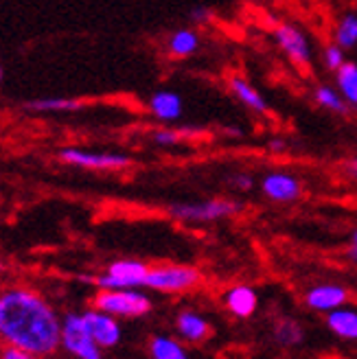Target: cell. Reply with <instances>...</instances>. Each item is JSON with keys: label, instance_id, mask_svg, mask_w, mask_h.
I'll use <instances>...</instances> for the list:
<instances>
[{"label": "cell", "instance_id": "1", "mask_svg": "<svg viewBox=\"0 0 357 359\" xmlns=\"http://www.w3.org/2000/svg\"><path fill=\"white\" fill-rule=\"evenodd\" d=\"M0 346H15L40 357L62 348V318L33 287L0 290Z\"/></svg>", "mask_w": 357, "mask_h": 359}, {"label": "cell", "instance_id": "2", "mask_svg": "<svg viewBox=\"0 0 357 359\" xmlns=\"http://www.w3.org/2000/svg\"><path fill=\"white\" fill-rule=\"evenodd\" d=\"M93 307L114 318H140L151 311V298L138 290H99Z\"/></svg>", "mask_w": 357, "mask_h": 359}, {"label": "cell", "instance_id": "3", "mask_svg": "<svg viewBox=\"0 0 357 359\" xmlns=\"http://www.w3.org/2000/svg\"><path fill=\"white\" fill-rule=\"evenodd\" d=\"M202 283V274L193 265H156L149 267L145 287L160 294H184Z\"/></svg>", "mask_w": 357, "mask_h": 359}, {"label": "cell", "instance_id": "4", "mask_svg": "<svg viewBox=\"0 0 357 359\" xmlns=\"http://www.w3.org/2000/svg\"><path fill=\"white\" fill-rule=\"evenodd\" d=\"M241 210L239 202L233 200H202V202H180V204H171L169 215L180 222H191V224H208V222H220L228 219Z\"/></svg>", "mask_w": 357, "mask_h": 359}, {"label": "cell", "instance_id": "5", "mask_svg": "<svg viewBox=\"0 0 357 359\" xmlns=\"http://www.w3.org/2000/svg\"><path fill=\"white\" fill-rule=\"evenodd\" d=\"M149 265L134 259H119L112 261L103 272L90 278L99 290H138L145 287V278Z\"/></svg>", "mask_w": 357, "mask_h": 359}, {"label": "cell", "instance_id": "6", "mask_svg": "<svg viewBox=\"0 0 357 359\" xmlns=\"http://www.w3.org/2000/svg\"><path fill=\"white\" fill-rule=\"evenodd\" d=\"M62 348L75 359H103V348L88 333L81 313L62 316Z\"/></svg>", "mask_w": 357, "mask_h": 359}, {"label": "cell", "instance_id": "7", "mask_svg": "<svg viewBox=\"0 0 357 359\" xmlns=\"http://www.w3.org/2000/svg\"><path fill=\"white\" fill-rule=\"evenodd\" d=\"M58 158L62 163L79 169H90V171H121L132 165V158L125 154L114 151H88L77 147H64L60 149Z\"/></svg>", "mask_w": 357, "mask_h": 359}, {"label": "cell", "instance_id": "8", "mask_svg": "<svg viewBox=\"0 0 357 359\" xmlns=\"http://www.w3.org/2000/svg\"><path fill=\"white\" fill-rule=\"evenodd\" d=\"M274 40L278 44V48L288 55V60L298 66V68H309L314 53H311V44L307 40V35L302 33L298 27L283 22L274 29Z\"/></svg>", "mask_w": 357, "mask_h": 359}, {"label": "cell", "instance_id": "9", "mask_svg": "<svg viewBox=\"0 0 357 359\" xmlns=\"http://www.w3.org/2000/svg\"><path fill=\"white\" fill-rule=\"evenodd\" d=\"M83 322H86V329L88 333L93 335L95 342L101 348H112L121 342V325H119V318L105 313L101 309H88L81 313Z\"/></svg>", "mask_w": 357, "mask_h": 359}, {"label": "cell", "instance_id": "10", "mask_svg": "<svg viewBox=\"0 0 357 359\" xmlns=\"http://www.w3.org/2000/svg\"><path fill=\"white\" fill-rule=\"evenodd\" d=\"M261 191L265 197H270L272 202L288 204V202L298 200L302 195V182L288 171H272V173L263 175Z\"/></svg>", "mask_w": 357, "mask_h": 359}, {"label": "cell", "instance_id": "11", "mask_svg": "<svg viewBox=\"0 0 357 359\" xmlns=\"http://www.w3.org/2000/svg\"><path fill=\"white\" fill-rule=\"evenodd\" d=\"M351 300V294L344 285H335V283H325V285H316L307 292L305 304L311 311H335L344 307Z\"/></svg>", "mask_w": 357, "mask_h": 359}, {"label": "cell", "instance_id": "12", "mask_svg": "<svg viewBox=\"0 0 357 359\" xmlns=\"http://www.w3.org/2000/svg\"><path fill=\"white\" fill-rule=\"evenodd\" d=\"M147 107H149V112L163 123H173L184 112L180 95L171 93V90H158V93H154L147 101Z\"/></svg>", "mask_w": 357, "mask_h": 359}, {"label": "cell", "instance_id": "13", "mask_svg": "<svg viewBox=\"0 0 357 359\" xmlns=\"http://www.w3.org/2000/svg\"><path fill=\"white\" fill-rule=\"evenodd\" d=\"M175 329L184 339L193 344H202L213 335V329L208 325V320L195 311H182L175 318Z\"/></svg>", "mask_w": 357, "mask_h": 359}, {"label": "cell", "instance_id": "14", "mask_svg": "<svg viewBox=\"0 0 357 359\" xmlns=\"http://www.w3.org/2000/svg\"><path fill=\"white\" fill-rule=\"evenodd\" d=\"M224 304L233 316L250 318L259 307V298H257V292L252 290V287L235 285V287H230V290H228V294L224 298Z\"/></svg>", "mask_w": 357, "mask_h": 359}, {"label": "cell", "instance_id": "15", "mask_svg": "<svg viewBox=\"0 0 357 359\" xmlns=\"http://www.w3.org/2000/svg\"><path fill=\"white\" fill-rule=\"evenodd\" d=\"M200 35L193 29H175L167 38V55L173 60H187L200 48Z\"/></svg>", "mask_w": 357, "mask_h": 359}, {"label": "cell", "instance_id": "16", "mask_svg": "<svg viewBox=\"0 0 357 359\" xmlns=\"http://www.w3.org/2000/svg\"><path fill=\"white\" fill-rule=\"evenodd\" d=\"M228 88H230V93L237 97V101L243 107H248L250 112H255V114H265L267 112V103H265L263 95L252 83L245 81L243 77H230Z\"/></svg>", "mask_w": 357, "mask_h": 359}, {"label": "cell", "instance_id": "17", "mask_svg": "<svg viewBox=\"0 0 357 359\" xmlns=\"http://www.w3.org/2000/svg\"><path fill=\"white\" fill-rule=\"evenodd\" d=\"M327 327L342 339H357V311L351 309H335L327 316Z\"/></svg>", "mask_w": 357, "mask_h": 359}, {"label": "cell", "instance_id": "18", "mask_svg": "<svg viewBox=\"0 0 357 359\" xmlns=\"http://www.w3.org/2000/svg\"><path fill=\"white\" fill-rule=\"evenodd\" d=\"M335 88L351 107H357V64L344 62L340 70H335Z\"/></svg>", "mask_w": 357, "mask_h": 359}, {"label": "cell", "instance_id": "19", "mask_svg": "<svg viewBox=\"0 0 357 359\" xmlns=\"http://www.w3.org/2000/svg\"><path fill=\"white\" fill-rule=\"evenodd\" d=\"M25 107L31 112H75L83 107V101L68 97H40L27 101Z\"/></svg>", "mask_w": 357, "mask_h": 359}, {"label": "cell", "instance_id": "20", "mask_svg": "<svg viewBox=\"0 0 357 359\" xmlns=\"http://www.w3.org/2000/svg\"><path fill=\"white\" fill-rule=\"evenodd\" d=\"M314 99L320 107H325V110L333 112V114H349L351 105L344 101V97L337 93V88L333 86H327V83H320L314 93Z\"/></svg>", "mask_w": 357, "mask_h": 359}, {"label": "cell", "instance_id": "21", "mask_svg": "<svg viewBox=\"0 0 357 359\" xmlns=\"http://www.w3.org/2000/svg\"><path fill=\"white\" fill-rule=\"evenodd\" d=\"M333 42L337 46H342L344 50H351L357 46V13L355 11L344 13L340 20H337L335 31H333Z\"/></svg>", "mask_w": 357, "mask_h": 359}, {"label": "cell", "instance_id": "22", "mask_svg": "<svg viewBox=\"0 0 357 359\" xmlns=\"http://www.w3.org/2000/svg\"><path fill=\"white\" fill-rule=\"evenodd\" d=\"M149 353H151V359H189L184 346L180 342H175L173 337H167V335L151 337Z\"/></svg>", "mask_w": 357, "mask_h": 359}, {"label": "cell", "instance_id": "23", "mask_svg": "<svg viewBox=\"0 0 357 359\" xmlns=\"http://www.w3.org/2000/svg\"><path fill=\"white\" fill-rule=\"evenodd\" d=\"M302 337H305V333H302V329L296 320L285 318V320L276 322L274 339L281 346H298V344H302Z\"/></svg>", "mask_w": 357, "mask_h": 359}, {"label": "cell", "instance_id": "24", "mask_svg": "<svg viewBox=\"0 0 357 359\" xmlns=\"http://www.w3.org/2000/svg\"><path fill=\"white\" fill-rule=\"evenodd\" d=\"M344 62H346V55H344L342 46H337L335 42L325 46V50H323V64H325V68H329V70H333V73H335V70H340L344 66Z\"/></svg>", "mask_w": 357, "mask_h": 359}, {"label": "cell", "instance_id": "25", "mask_svg": "<svg viewBox=\"0 0 357 359\" xmlns=\"http://www.w3.org/2000/svg\"><path fill=\"white\" fill-rule=\"evenodd\" d=\"M187 138V132H180V130H156L151 134V140L156 142V145H163V147H171V145H180V142H184Z\"/></svg>", "mask_w": 357, "mask_h": 359}, {"label": "cell", "instance_id": "26", "mask_svg": "<svg viewBox=\"0 0 357 359\" xmlns=\"http://www.w3.org/2000/svg\"><path fill=\"white\" fill-rule=\"evenodd\" d=\"M0 359H46V357H40V355L15 348V346H0Z\"/></svg>", "mask_w": 357, "mask_h": 359}, {"label": "cell", "instance_id": "27", "mask_svg": "<svg viewBox=\"0 0 357 359\" xmlns=\"http://www.w3.org/2000/svg\"><path fill=\"white\" fill-rule=\"evenodd\" d=\"M189 18H191V22H195V25H206V22L213 20V18H215V13H213L208 7H195V9H191Z\"/></svg>", "mask_w": 357, "mask_h": 359}, {"label": "cell", "instance_id": "28", "mask_svg": "<svg viewBox=\"0 0 357 359\" xmlns=\"http://www.w3.org/2000/svg\"><path fill=\"white\" fill-rule=\"evenodd\" d=\"M233 187L239 189V191H250L255 187V180H252V175H248V173H235Z\"/></svg>", "mask_w": 357, "mask_h": 359}, {"label": "cell", "instance_id": "29", "mask_svg": "<svg viewBox=\"0 0 357 359\" xmlns=\"http://www.w3.org/2000/svg\"><path fill=\"white\" fill-rule=\"evenodd\" d=\"M346 171H349L351 177L357 180V158H351V160H349V163H346Z\"/></svg>", "mask_w": 357, "mask_h": 359}, {"label": "cell", "instance_id": "30", "mask_svg": "<svg viewBox=\"0 0 357 359\" xmlns=\"http://www.w3.org/2000/svg\"><path fill=\"white\" fill-rule=\"evenodd\" d=\"M349 255L357 261V230L353 232V237H351V248H349Z\"/></svg>", "mask_w": 357, "mask_h": 359}, {"label": "cell", "instance_id": "31", "mask_svg": "<svg viewBox=\"0 0 357 359\" xmlns=\"http://www.w3.org/2000/svg\"><path fill=\"white\" fill-rule=\"evenodd\" d=\"M3 269H5V261H3V257H0V274H3Z\"/></svg>", "mask_w": 357, "mask_h": 359}, {"label": "cell", "instance_id": "32", "mask_svg": "<svg viewBox=\"0 0 357 359\" xmlns=\"http://www.w3.org/2000/svg\"><path fill=\"white\" fill-rule=\"evenodd\" d=\"M0 81H3V68H0Z\"/></svg>", "mask_w": 357, "mask_h": 359}]
</instances>
